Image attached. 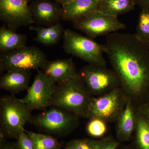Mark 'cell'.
Listing matches in <instances>:
<instances>
[{"instance_id":"6da1fadb","label":"cell","mask_w":149,"mask_h":149,"mask_svg":"<svg viewBox=\"0 0 149 149\" xmlns=\"http://www.w3.org/2000/svg\"><path fill=\"white\" fill-rule=\"evenodd\" d=\"M105 53L123 90L139 95L149 88V45L136 34L107 35Z\"/></svg>"},{"instance_id":"7a4b0ae2","label":"cell","mask_w":149,"mask_h":149,"mask_svg":"<svg viewBox=\"0 0 149 149\" xmlns=\"http://www.w3.org/2000/svg\"><path fill=\"white\" fill-rule=\"evenodd\" d=\"M92 97L79 74L77 77L57 83L51 106L65 110L78 117H87Z\"/></svg>"},{"instance_id":"3957f363","label":"cell","mask_w":149,"mask_h":149,"mask_svg":"<svg viewBox=\"0 0 149 149\" xmlns=\"http://www.w3.org/2000/svg\"><path fill=\"white\" fill-rule=\"evenodd\" d=\"M21 99L14 95L2 96L0 99L1 134L3 138L17 139L24 131V127L32 115Z\"/></svg>"},{"instance_id":"277c9868","label":"cell","mask_w":149,"mask_h":149,"mask_svg":"<svg viewBox=\"0 0 149 149\" xmlns=\"http://www.w3.org/2000/svg\"><path fill=\"white\" fill-rule=\"evenodd\" d=\"M63 38V49L66 54L79 58L89 64L106 66L104 57V45L70 29H65Z\"/></svg>"},{"instance_id":"5b68a950","label":"cell","mask_w":149,"mask_h":149,"mask_svg":"<svg viewBox=\"0 0 149 149\" xmlns=\"http://www.w3.org/2000/svg\"><path fill=\"white\" fill-rule=\"evenodd\" d=\"M28 123L38 129L52 135H68L78 125V116L55 107L42 113L31 116Z\"/></svg>"},{"instance_id":"8992f818","label":"cell","mask_w":149,"mask_h":149,"mask_svg":"<svg viewBox=\"0 0 149 149\" xmlns=\"http://www.w3.org/2000/svg\"><path fill=\"white\" fill-rule=\"evenodd\" d=\"M48 61L45 54L40 48L25 46L2 53L0 56V72L12 70H38Z\"/></svg>"},{"instance_id":"52a82bcc","label":"cell","mask_w":149,"mask_h":149,"mask_svg":"<svg viewBox=\"0 0 149 149\" xmlns=\"http://www.w3.org/2000/svg\"><path fill=\"white\" fill-rule=\"evenodd\" d=\"M73 26L93 39L118 32L126 27L118 17L106 14L97 10L92 12L74 22Z\"/></svg>"},{"instance_id":"ba28073f","label":"cell","mask_w":149,"mask_h":149,"mask_svg":"<svg viewBox=\"0 0 149 149\" xmlns=\"http://www.w3.org/2000/svg\"><path fill=\"white\" fill-rule=\"evenodd\" d=\"M106 66L89 64L79 72L91 95L104 94L120 85L118 76Z\"/></svg>"},{"instance_id":"9c48e42d","label":"cell","mask_w":149,"mask_h":149,"mask_svg":"<svg viewBox=\"0 0 149 149\" xmlns=\"http://www.w3.org/2000/svg\"><path fill=\"white\" fill-rule=\"evenodd\" d=\"M122 91L118 87L97 97H92L87 117L104 120L118 119L123 108Z\"/></svg>"},{"instance_id":"30bf717a","label":"cell","mask_w":149,"mask_h":149,"mask_svg":"<svg viewBox=\"0 0 149 149\" xmlns=\"http://www.w3.org/2000/svg\"><path fill=\"white\" fill-rule=\"evenodd\" d=\"M55 85L42 71H39L21 101L30 111L45 109L51 106Z\"/></svg>"},{"instance_id":"8fae6325","label":"cell","mask_w":149,"mask_h":149,"mask_svg":"<svg viewBox=\"0 0 149 149\" xmlns=\"http://www.w3.org/2000/svg\"><path fill=\"white\" fill-rule=\"evenodd\" d=\"M28 3V0H0V19L15 31L35 24Z\"/></svg>"},{"instance_id":"7c38bea8","label":"cell","mask_w":149,"mask_h":149,"mask_svg":"<svg viewBox=\"0 0 149 149\" xmlns=\"http://www.w3.org/2000/svg\"><path fill=\"white\" fill-rule=\"evenodd\" d=\"M35 24L49 27L62 20V7L53 0H34L29 4Z\"/></svg>"},{"instance_id":"4fadbf2b","label":"cell","mask_w":149,"mask_h":149,"mask_svg":"<svg viewBox=\"0 0 149 149\" xmlns=\"http://www.w3.org/2000/svg\"><path fill=\"white\" fill-rule=\"evenodd\" d=\"M42 72L54 84L77 77L79 74L72 58L48 61Z\"/></svg>"},{"instance_id":"5bb4252c","label":"cell","mask_w":149,"mask_h":149,"mask_svg":"<svg viewBox=\"0 0 149 149\" xmlns=\"http://www.w3.org/2000/svg\"><path fill=\"white\" fill-rule=\"evenodd\" d=\"M30 70H12L1 75L0 88L14 95L28 89Z\"/></svg>"},{"instance_id":"9a60e30c","label":"cell","mask_w":149,"mask_h":149,"mask_svg":"<svg viewBox=\"0 0 149 149\" xmlns=\"http://www.w3.org/2000/svg\"><path fill=\"white\" fill-rule=\"evenodd\" d=\"M101 0H75L62 7L61 19L72 23L98 8Z\"/></svg>"},{"instance_id":"2e32d148","label":"cell","mask_w":149,"mask_h":149,"mask_svg":"<svg viewBox=\"0 0 149 149\" xmlns=\"http://www.w3.org/2000/svg\"><path fill=\"white\" fill-rule=\"evenodd\" d=\"M130 98L125 102V107L118 118L116 134L120 141L130 138L136 125V117L134 114Z\"/></svg>"},{"instance_id":"e0dca14e","label":"cell","mask_w":149,"mask_h":149,"mask_svg":"<svg viewBox=\"0 0 149 149\" xmlns=\"http://www.w3.org/2000/svg\"><path fill=\"white\" fill-rule=\"evenodd\" d=\"M31 31L37 32V36L34 39L37 42L45 46H52L59 42L63 37L65 29L60 22L49 26H35L30 25L29 27Z\"/></svg>"},{"instance_id":"ac0fdd59","label":"cell","mask_w":149,"mask_h":149,"mask_svg":"<svg viewBox=\"0 0 149 149\" xmlns=\"http://www.w3.org/2000/svg\"><path fill=\"white\" fill-rule=\"evenodd\" d=\"M26 35L3 26L0 28V51L1 54L26 46Z\"/></svg>"},{"instance_id":"d6986e66","label":"cell","mask_w":149,"mask_h":149,"mask_svg":"<svg viewBox=\"0 0 149 149\" xmlns=\"http://www.w3.org/2000/svg\"><path fill=\"white\" fill-rule=\"evenodd\" d=\"M136 5L133 0H101L97 10L118 17L133 10Z\"/></svg>"},{"instance_id":"ffe728a7","label":"cell","mask_w":149,"mask_h":149,"mask_svg":"<svg viewBox=\"0 0 149 149\" xmlns=\"http://www.w3.org/2000/svg\"><path fill=\"white\" fill-rule=\"evenodd\" d=\"M136 141L141 149H149V119L142 114L136 117Z\"/></svg>"},{"instance_id":"44dd1931","label":"cell","mask_w":149,"mask_h":149,"mask_svg":"<svg viewBox=\"0 0 149 149\" xmlns=\"http://www.w3.org/2000/svg\"><path fill=\"white\" fill-rule=\"evenodd\" d=\"M25 131L33 140L35 149H60L61 144L53 136L28 131Z\"/></svg>"},{"instance_id":"7402d4cb","label":"cell","mask_w":149,"mask_h":149,"mask_svg":"<svg viewBox=\"0 0 149 149\" xmlns=\"http://www.w3.org/2000/svg\"><path fill=\"white\" fill-rule=\"evenodd\" d=\"M141 10L135 34L140 40L149 45V10Z\"/></svg>"},{"instance_id":"603a6c76","label":"cell","mask_w":149,"mask_h":149,"mask_svg":"<svg viewBox=\"0 0 149 149\" xmlns=\"http://www.w3.org/2000/svg\"><path fill=\"white\" fill-rule=\"evenodd\" d=\"M87 130L88 134L93 137H101L107 130L104 120L96 118H91L87 126Z\"/></svg>"},{"instance_id":"cb8c5ba5","label":"cell","mask_w":149,"mask_h":149,"mask_svg":"<svg viewBox=\"0 0 149 149\" xmlns=\"http://www.w3.org/2000/svg\"><path fill=\"white\" fill-rule=\"evenodd\" d=\"M15 143L19 149H35L33 140L25 132L20 133Z\"/></svg>"},{"instance_id":"d4e9b609","label":"cell","mask_w":149,"mask_h":149,"mask_svg":"<svg viewBox=\"0 0 149 149\" xmlns=\"http://www.w3.org/2000/svg\"><path fill=\"white\" fill-rule=\"evenodd\" d=\"M95 141L90 139H77L72 140L68 145L74 149H94Z\"/></svg>"},{"instance_id":"484cf974","label":"cell","mask_w":149,"mask_h":149,"mask_svg":"<svg viewBox=\"0 0 149 149\" xmlns=\"http://www.w3.org/2000/svg\"><path fill=\"white\" fill-rule=\"evenodd\" d=\"M118 143L111 139H105L95 141L94 149H116Z\"/></svg>"},{"instance_id":"4316f807","label":"cell","mask_w":149,"mask_h":149,"mask_svg":"<svg viewBox=\"0 0 149 149\" xmlns=\"http://www.w3.org/2000/svg\"><path fill=\"white\" fill-rule=\"evenodd\" d=\"M136 6H139L141 8L149 10V0H133Z\"/></svg>"},{"instance_id":"83f0119b","label":"cell","mask_w":149,"mask_h":149,"mask_svg":"<svg viewBox=\"0 0 149 149\" xmlns=\"http://www.w3.org/2000/svg\"><path fill=\"white\" fill-rule=\"evenodd\" d=\"M19 149L17 147L15 143H7L2 141L1 143V149Z\"/></svg>"},{"instance_id":"f1b7e54d","label":"cell","mask_w":149,"mask_h":149,"mask_svg":"<svg viewBox=\"0 0 149 149\" xmlns=\"http://www.w3.org/2000/svg\"><path fill=\"white\" fill-rule=\"evenodd\" d=\"M142 114L149 119V104L146 106L141 110Z\"/></svg>"},{"instance_id":"f546056e","label":"cell","mask_w":149,"mask_h":149,"mask_svg":"<svg viewBox=\"0 0 149 149\" xmlns=\"http://www.w3.org/2000/svg\"><path fill=\"white\" fill-rule=\"evenodd\" d=\"M74 1H75V0H55L62 7L66 5L69 3Z\"/></svg>"},{"instance_id":"4dcf8cb0","label":"cell","mask_w":149,"mask_h":149,"mask_svg":"<svg viewBox=\"0 0 149 149\" xmlns=\"http://www.w3.org/2000/svg\"><path fill=\"white\" fill-rule=\"evenodd\" d=\"M63 149H74L72 147L70 146L69 145H68L67 146L65 147Z\"/></svg>"},{"instance_id":"1f68e13d","label":"cell","mask_w":149,"mask_h":149,"mask_svg":"<svg viewBox=\"0 0 149 149\" xmlns=\"http://www.w3.org/2000/svg\"><path fill=\"white\" fill-rule=\"evenodd\" d=\"M28 1L29 2H31L32 1H34V0H28ZM53 1H55V0H53Z\"/></svg>"}]
</instances>
